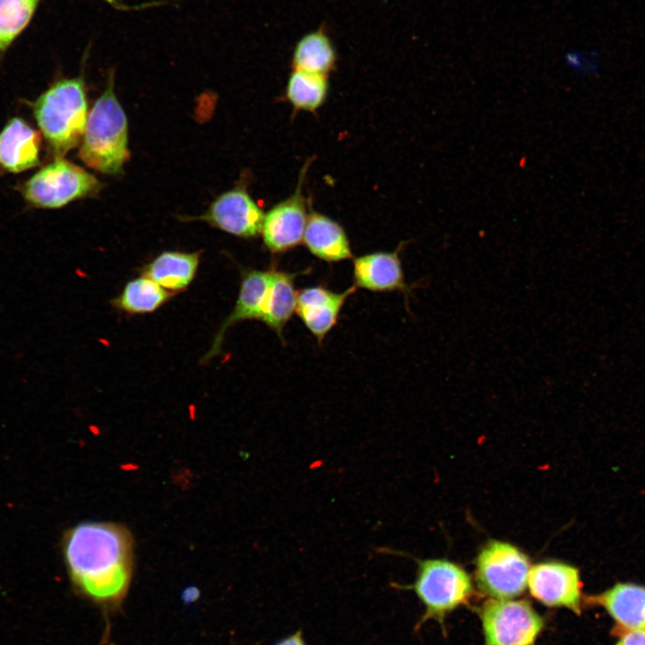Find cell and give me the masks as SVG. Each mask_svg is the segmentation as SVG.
Segmentation results:
<instances>
[{
  "instance_id": "13",
  "label": "cell",
  "mask_w": 645,
  "mask_h": 645,
  "mask_svg": "<svg viewBox=\"0 0 645 645\" xmlns=\"http://www.w3.org/2000/svg\"><path fill=\"white\" fill-rule=\"evenodd\" d=\"M270 280V271L255 269L243 270L237 298L229 314L220 324L202 364L220 353L224 336L228 328L245 320H259Z\"/></svg>"
},
{
  "instance_id": "21",
  "label": "cell",
  "mask_w": 645,
  "mask_h": 645,
  "mask_svg": "<svg viewBox=\"0 0 645 645\" xmlns=\"http://www.w3.org/2000/svg\"><path fill=\"white\" fill-rule=\"evenodd\" d=\"M328 92L326 75L294 70L290 74L286 95L291 105L300 110L315 111L324 102Z\"/></svg>"
},
{
  "instance_id": "5",
  "label": "cell",
  "mask_w": 645,
  "mask_h": 645,
  "mask_svg": "<svg viewBox=\"0 0 645 645\" xmlns=\"http://www.w3.org/2000/svg\"><path fill=\"white\" fill-rule=\"evenodd\" d=\"M412 588L425 606L424 619L441 624L449 613L469 601L473 591L470 577L460 566L440 559L419 561Z\"/></svg>"
},
{
  "instance_id": "8",
  "label": "cell",
  "mask_w": 645,
  "mask_h": 645,
  "mask_svg": "<svg viewBox=\"0 0 645 645\" xmlns=\"http://www.w3.org/2000/svg\"><path fill=\"white\" fill-rule=\"evenodd\" d=\"M264 212L243 186L234 187L218 196L198 219L241 238L261 234Z\"/></svg>"
},
{
  "instance_id": "3",
  "label": "cell",
  "mask_w": 645,
  "mask_h": 645,
  "mask_svg": "<svg viewBox=\"0 0 645 645\" xmlns=\"http://www.w3.org/2000/svg\"><path fill=\"white\" fill-rule=\"evenodd\" d=\"M32 108L48 150L62 158L83 135L89 114L83 80L76 77L56 82L35 100Z\"/></svg>"
},
{
  "instance_id": "12",
  "label": "cell",
  "mask_w": 645,
  "mask_h": 645,
  "mask_svg": "<svg viewBox=\"0 0 645 645\" xmlns=\"http://www.w3.org/2000/svg\"><path fill=\"white\" fill-rule=\"evenodd\" d=\"M356 290L354 285L342 292L318 285L297 291L296 313L319 345L336 325L345 302Z\"/></svg>"
},
{
  "instance_id": "2",
  "label": "cell",
  "mask_w": 645,
  "mask_h": 645,
  "mask_svg": "<svg viewBox=\"0 0 645 645\" xmlns=\"http://www.w3.org/2000/svg\"><path fill=\"white\" fill-rule=\"evenodd\" d=\"M129 155L128 122L110 78L89 111L79 157L98 172L116 175L123 170Z\"/></svg>"
},
{
  "instance_id": "6",
  "label": "cell",
  "mask_w": 645,
  "mask_h": 645,
  "mask_svg": "<svg viewBox=\"0 0 645 645\" xmlns=\"http://www.w3.org/2000/svg\"><path fill=\"white\" fill-rule=\"evenodd\" d=\"M530 565L528 557L512 544L492 540L476 560L479 589L494 599H510L528 586Z\"/></svg>"
},
{
  "instance_id": "16",
  "label": "cell",
  "mask_w": 645,
  "mask_h": 645,
  "mask_svg": "<svg viewBox=\"0 0 645 645\" xmlns=\"http://www.w3.org/2000/svg\"><path fill=\"white\" fill-rule=\"evenodd\" d=\"M589 600L603 606L622 633L645 632V587L634 583H616Z\"/></svg>"
},
{
  "instance_id": "10",
  "label": "cell",
  "mask_w": 645,
  "mask_h": 645,
  "mask_svg": "<svg viewBox=\"0 0 645 645\" xmlns=\"http://www.w3.org/2000/svg\"><path fill=\"white\" fill-rule=\"evenodd\" d=\"M304 174L305 170L295 194L264 214L261 235L264 246L271 254L288 252L303 242L309 216L301 187Z\"/></svg>"
},
{
  "instance_id": "23",
  "label": "cell",
  "mask_w": 645,
  "mask_h": 645,
  "mask_svg": "<svg viewBox=\"0 0 645 645\" xmlns=\"http://www.w3.org/2000/svg\"><path fill=\"white\" fill-rule=\"evenodd\" d=\"M615 645H645V632L631 631L624 632Z\"/></svg>"
},
{
  "instance_id": "4",
  "label": "cell",
  "mask_w": 645,
  "mask_h": 645,
  "mask_svg": "<svg viewBox=\"0 0 645 645\" xmlns=\"http://www.w3.org/2000/svg\"><path fill=\"white\" fill-rule=\"evenodd\" d=\"M101 183L80 166L62 158L42 167L21 188L24 200L35 208L58 209L97 194Z\"/></svg>"
},
{
  "instance_id": "15",
  "label": "cell",
  "mask_w": 645,
  "mask_h": 645,
  "mask_svg": "<svg viewBox=\"0 0 645 645\" xmlns=\"http://www.w3.org/2000/svg\"><path fill=\"white\" fill-rule=\"evenodd\" d=\"M269 271L270 280L259 321L283 341V330L297 307L295 280L298 276L308 273L310 269L290 272L279 270L275 264H271Z\"/></svg>"
},
{
  "instance_id": "18",
  "label": "cell",
  "mask_w": 645,
  "mask_h": 645,
  "mask_svg": "<svg viewBox=\"0 0 645 645\" xmlns=\"http://www.w3.org/2000/svg\"><path fill=\"white\" fill-rule=\"evenodd\" d=\"M201 252L164 251L147 263L142 274L166 290L178 294L193 282L200 264Z\"/></svg>"
},
{
  "instance_id": "1",
  "label": "cell",
  "mask_w": 645,
  "mask_h": 645,
  "mask_svg": "<svg viewBox=\"0 0 645 645\" xmlns=\"http://www.w3.org/2000/svg\"><path fill=\"white\" fill-rule=\"evenodd\" d=\"M63 552L72 580L88 597L108 602L126 593L133 572V540L124 525L79 523L65 533Z\"/></svg>"
},
{
  "instance_id": "20",
  "label": "cell",
  "mask_w": 645,
  "mask_h": 645,
  "mask_svg": "<svg viewBox=\"0 0 645 645\" xmlns=\"http://www.w3.org/2000/svg\"><path fill=\"white\" fill-rule=\"evenodd\" d=\"M335 61L333 45L321 30L302 37L295 47L292 58L294 70L326 76Z\"/></svg>"
},
{
  "instance_id": "9",
  "label": "cell",
  "mask_w": 645,
  "mask_h": 645,
  "mask_svg": "<svg viewBox=\"0 0 645 645\" xmlns=\"http://www.w3.org/2000/svg\"><path fill=\"white\" fill-rule=\"evenodd\" d=\"M528 586L531 596L543 605L580 614L582 584L576 567L558 561L539 563L530 568Z\"/></svg>"
},
{
  "instance_id": "19",
  "label": "cell",
  "mask_w": 645,
  "mask_h": 645,
  "mask_svg": "<svg viewBox=\"0 0 645 645\" xmlns=\"http://www.w3.org/2000/svg\"><path fill=\"white\" fill-rule=\"evenodd\" d=\"M174 295L142 274L129 280L121 293L111 300V304L124 313L143 314L156 311Z\"/></svg>"
},
{
  "instance_id": "14",
  "label": "cell",
  "mask_w": 645,
  "mask_h": 645,
  "mask_svg": "<svg viewBox=\"0 0 645 645\" xmlns=\"http://www.w3.org/2000/svg\"><path fill=\"white\" fill-rule=\"evenodd\" d=\"M41 137L23 118H11L0 132V168L10 173L33 168L39 163Z\"/></svg>"
},
{
  "instance_id": "22",
  "label": "cell",
  "mask_w": 645,
  "mask_h": 645,
  "mask_svg": "<svg viewBox=\"0 0 645 645\" xmlns=\"http://www.w3.org/2000/svg\"><path fill=\"white\" fill-rule=\"evenodd\" d=\"M40 0H0V56L26 28Z\"/></svg>"
},
{
  "instance_id": "11",
  "label": "cell",
  "mask_w": 645,
  "mask_h": 645,
  "mask_svg": "<svg viewBox=\"0 0 645 645\" xmlns=\"http://www.w3.org/2000/svg\"><path fill=\"white\" fill-rule=\"evenodd\" d=\"M408 242L400 243L392 252H374L354 258L353 281L357 288L374 292L400 291L408 302L417 282L408 284L400 254Z\"/></svg>"
},
{
  "instance_id": "17",
  "label": "cell",
  "mask_w": 645,
  "mask_h": 645,
  "mask_svg": "<svg viewBox=\"0 0 645 645\" xmlns=\"http://www.w3.org/2000/svg\"><path fill=\"white\" fill-rule=\"evenodd\" d=\"M303 243L313 255L327 262L353 258L349 240L341 225L318 212L309 214Z\"/></svg>"
},
{
  "instance_id": "7",
  "label": "cell",
  "mask_w": 645,
  "mask_h": 645,
  "mask_svg": "<svg viewBox=\"0 0 645 645\" xmlns=\"http://www.w3.org/2000/svg\"><path fill=\"white\" fill-rule=\"evenodd\" d=\"M484 645H535L544 620L526 600L490 599L480 608Z\"/></svg>"
},
{
  "instance_id": "24",
  "label": "cell",
  "mask_w": 645,
  "mask_h": 645,
  "mask_svg": "<svg viewBox=\"0 0 645 645\" xmlns=\"http://www.w3.org/2000/svg\"><path fill=\"white\" fill-rule=\"evenodd\" d=\"M277 645H305V644L302 639L301 633L298 632L289 636L288 638L283 640Z\"/></svg>"
}]
</instances>
